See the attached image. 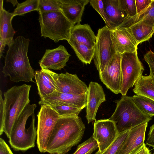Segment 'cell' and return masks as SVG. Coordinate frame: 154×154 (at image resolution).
Instances as JSON below:
<instances>
[{
  "label": "cell",
  "instance_id": "cell-1",
  "mask_svg": "<svg viewBox=\"0 0 154 154\" xmlns=\"http://www.w3.org/2000/svg\"><path fill=\"white\" fill-rule=\"evenodd\" d=\"M85 130L78 116L59 117L48 141L46 152L66 154L81 141Z\"/></svg>",
  "mask_w": 154,
  "mask_h": 154
},
{
  "label": "cell",
  "instance_id": "cell-2",
  "mask_svg": "<svg viewBox=\"0 0 154 154\" xmlns=\"http://www.w3.org/2000/svg\"><path fill=\"white\" fill-rule=\"evenodd\" d=\"M29 39L19 36L8 46L2 72L11 81L33 82L35 72L29 63L27 56Z\"/></svg>",
  "mask_w": 154,
  "mask_h": 154
},
{
  "label": "cell",
  "instance_id": "cell-3",
  "mask_svg": "<svg viewBox=\"0 0 154 154\" xmlns=\"http://www.w3.org/2000/svg\"><path fill=\"white\" fill-rule=\"evenodd\" d=\"M36 106L35 104H28L13 125L9 142L16 151H26L35 146L37 128L34 111Z\"/></svg>",
  "mask_w": 154,
  "mask_h": 154
},
{
  "label": "cell",
  "instance_id": "cell-4",
  "mask_svg": "<svg viewBox=\"0 0 154 154\" xmlns=\"http://www.w3.org/2000/svg\"><path fill=\"white\" fill-rule=\"evenodd\" d=\"M30 85L14 86L4 93L5 117L4 132L9 138L13 125L29 104Z\"/></svg>",
  "mask_w": 154,
  "mask_h": 154
},
{
  "label": "cell",
  "instance_id": "cell-5",
  "mask_svg": "<svg viewBox=\"0 0 154 154\" xmlns=\"http://www.w3.org/2000/svg\"><path fill=\"white\" fill-rule=\"evenodd\" d=\"M115 102L116 103L115 111L108 119L115 122L119 133L148 122L152 119L138 108L132 97L122 96Z\"/></svg>",
  "mask_w": 154,
  "mask_h": 154
},
{
  "label": "cell",
  "instance_id": "cell-6",
  "mask_svg": "<svg viewBox=\"0 0 154 154\" xmlns=\"http://www.w3.org/2000/svg\"><path fill=\"white\" fill-rule=\"evenodd\" d=\"M41 36L48 38L57 43L60 40L68 42L75 24L69 21L60 11L39 13Z\"/></svg>",
  "mask_w": 154,
  "mask_h": 154
},
{
  "label": "cell",
  "instance_id": "cell-7",
  "mask_svg": "<svg viewBox=\"0 0 154 154\" xmlns=\"http://www.w3.org/2000/svg\"><path fill=\"white\" fill-rule=\"evenodd\" d=\"M117 53L111 30L106 26L99 29L96 36L93 60L99 72Z\"/></svg>",
  "mask_w": 154,
  "mask_h": 154
},
{
  "label": "cell",
  "instance_id": "cell-8",
  "mask_svg": "<svg viewBox=\"0 0 154 154\" xmlns=\"http://www.w3.org/2000/svg\"><path fill=\"white\" fill-rule=\"evenodd\" d=\"M121 56L122 80L120 93L124 96L134 85L144 69L138 57L137 50L133 52L124 53Z\"/></svg>",
  "mask_w": 154,
  "mask_h": 154
},
{
  "label": "cell",
  "instance_id": "cell-9",
  "mask_svg": "<svg viewBox=\"0 0 154 154\" xmlns=\"http://www.w3.org/2000/svg\"><path fill=\"white\" fill-rule=\"evenodd\" d=\"M37 116V146L41 152L45 153L46 152L48 141L59 116L56 111L47 104L41 105Z\"/></svg>",
  "mask_w": 154,
  "mask_h": 154
},
{
  "label": "cell",
  "instance_id": "cell-10",
  "mask_svg": "<svg viewBox=\"0 0 154 154\" xmlns=\"http://www.w3.org/2000/svg\"><path fill=\"white\" fill-rule=\"evenodd\" d=\"M52 76L56 88V91L62 93L74 94H87L88 87L79 79L76 74L57 73L47 69Z\"/></svg>",
  "mask_w": 154,
  "mask_h": 154
},
{
  "label": "cell",
  "instance_id": "cell-11",
  "mask_svg": "<svg viewBox=\"0 0 154 154\" xmlns=\"http://www.w3.org/2000/svg\"><path fill=\"white\" fill-rule=\"evenodd\" d=\"M116 124L108 119L96 121L94 124L92 135L98 145V152L102 153L116 139L119 134Z\"/></svg>",
  "mask_w": 154,
  "mask_h": 154
},
{
  "label": "cell",
  "instance_id": "cell-12",
  "mask_svg": "<svg viewBox=\"0 0 154 154\" xmlns=\"http://www.w3.org/2000/svg\"><path fill=\"white\" fill-rule=\"evenodd\" d=\"M121 54L117 53L108 63L104 70L99 73L101 81L116 94L121 93L122 76Z\"/></svg>",
  "mask_w": 154,
  "mask_h": 154
},
{
  "label": "cell",
  "instance_id": "cell-13",
  "mask_svg": "<svg viewBox=\"0 0 154 154\" xmlns=\"http://www.w3.org/2000/svg\"><path fill=\"white\" fill-rule=\"evenodd\" d=\"M87 102L86 118L88 123L94 120L99 107L106 100L105 94L101 85L97 82H90L87 92Z\"/></svg>",
  "mask_w": 154,
  "mask_h": 154
},
{
  "label": "cell",
  "instance_id": "cell-14",
  "mask_svg": "<svg viewBox=\"0 0 154 154\" xmlns=\"http://www.w3.org/2000/svg\"><path fill=\"white\" fill-rule=\"evenodd\" d=\"M87 102V94H74L55 91L40 99L38 103L40 105L45 104H61L83 109L86 107Z\"/></svg>",
  "mask_w": 154,
  "mask_h": 154
},
{
  "label": "cell",
  "instance_id": "cell-15",
  "mask_svg": "<svg viewBox=\"0 0 154 154\" xmlns=\"http://www.w3.org/2000/svg\"><path fill=\"white\" fill-rule=\"evenodd\" d=\"M71 56L63 45L53 49H47L39 63L41 68L60 70L66 66Z\"/></svg>",
  "mask_w": 154,
  "mask_h": 154
},
{
  "label": "cell",
  "instance_id": "cell-16",
  "mask_svg": "<svg viewBox=\"0 0 154 154\" xmlns=\"http://www.w3.org/2000/svg\"><path fill=\"white\" fill-rule=\"evenodd\" d=\"M110 30L117 53L121 54L137 50L138 45L126 27L119 26Z\"/></svg>",
  "mask_w": 154,
  "mask_h": 154
},
{
  "label": "cell",
  "instance_id": "cell-17",
  "mask_svg": "<svg viewBox=\"0 0 154 154\" xmlns=\"http://www.w3.org/2000/svg\"><path fill=\"white\" fill-rule=\"evenodd\" d=\"M106 14L113 30L128 23L131 18L121 8L119 0H102Z\"/></svg>",
  "mask_w": 154,
  "mask_h": 154
},
{
  "label": "cell",
  "instance_id": "cell-18",
  "mask_svg": "<svg viewBox=\"0 0 154 154\" xmlns=\"http://www.w3.org/2000/svg\"><path fill=\"white\" fill-rule=\"evenodd\" d=\"M60 10L67 19L74 24H80L85 6L89 0H59Z\"/></svg>",
  "mask_w": 154,
  "mask_h": 154
},
{
  "label": "cell",
  "instance_id": "cell-19",
  "mask_svg": "<svg viewBox=\"0 0 154 154\" xmlns=\"http://www.w3.org/2000/svg\"><path fill=\"white\" fill-rule=\"evenodd\" d=\"M96 36L88 24H77L74 25L70 33L68 43H73L85 45L91 48H95Z\"/></svg>",
  "mask_w": 154,
  "mask_h": 154
},
{
  "label": "cell",
  "instance_id": "cell-20",
  "mask_svg": "<svg viewBox=\"0 0 154 154\" xmlns=\"http://www.w3.org/2000/svg\"><path fill=\"white\" fill-rule=\"evenodd\" d=\"M147 122L143 123L130 130L118 154H129L136 147L144 143Z\"/></svg>",
  "mask_w": 154,
  "mask_h": 154
},
{
  "label": "cell",
  "instance_id": "cell-21",
  "mask_svg": "<svg viewBox=\"0 0 154 154\" xmlns=\"http://www.w3.org/2000/svg\"><path fill=\"white\" fill-rule=\"evenodd\" d=\"M34 78L41 99L56 91L54 82L47 69L41 68L40 70L35 71Z\"/></svg>",
  "mask_w": 154,
  "mask_h": 154
},
{
  "label": "cell",
  "instance_id": "cell-22",
  "mask_svg": "<svg viewBox=\"0 0 154 154\" xmlns=\"http://www.w3.org/2000/svg\"><path fill=\"white\" fill-rule=\"evenodd\" d=\"M14 17L4 8L0 10V39L8 46L13 42L15 32L11 24Z\"/></svg>",
  "mask_w": 154,
  "mask_h": 154
},
{
  "label": "cell",
  "instance_id": "cell-23",
  "mask_svg": "<svg viewBox=\"0 0 154 154\" xmlns=\"http://www.w3.org/2000/svg\"><path fill=\"white\" fill-rule=\"evenodd\" d=\"M133 90L137 95L143 96L154 100V77L142 75L134 84Z\"/></svg>",
  "mask_w": 154,
  "mask_h": 154
},
{
  "label": "cell",
  "instance_id": "cell-24",
  "mask_svg": "<svg viewBox=\"0 0 154 154\" xmlns=\"http://www.w3.org/2000/svg\"><path fill=\"white\" fill-rule=\"evenodd\" d=\"M126 27L137 45L149 40L154 33V27L142 23H134Z\"/></svg>",
  "mask_w": 154,
  "mask_h": 154
},
{
  "label": "cell",
  "instance_id": "cell-25",
  "mask_svg": "<svg viewBox=\"0 0 154 154\" xmlns=\"http://www.w3.org/2000/svg\"><path fill=\"white\" fill-rule=\"evenodd\" d=\"M79 59L84 63L90 64L93 58L95 48L82 44L69 43Z\"/></svg>",
  "mask_w": 154,
  "mask_h": 154
},
{
  "label": "cell",
  "instance_id": "cell-26",
  "mask_svg": "<svg viewBox=\"0 0 154 154\" xmlns=\"http://www.w3.org/2000/svg\"><path fill=\"white\" fill-rule=\"evenodd\" d=\"M132 97L135 104L143 112L150 117L154 116V100L139 95Z\"/></svg>",
  "mask_w": 154,
  "mask_h": 154
},
{
  "label": "cell",
  "instance_id": "cell-27",
  "mask_svg": "<svg viewBox=\"0 0 154 154\" xmlns=\"http://www.w3.org/2000/svg\"><path fill=\"white\" fill-rule=\"evenodd\" d=\"M134 22L154 27V0L146 9L137 15Z\"/></svg>",
  "mask_w": 154,
  "mask_h": 154
},
{
  "label": "cell",
  "instance_id": "cell-28",
  "mask_svg": "<svg viewBox=\"0 0 154 154\" xmlns=\"http://www.w3.org/2000/svg\"><path fill=\"white\" fill-rule=\"evenodd\" d=\"M47 104L58 113L59 117L78 116L82 110L81 108L61 104Z\"/></svg>",
  "mask_w": 154,
  "mask_h": 154
},
{
  "label": "cell",
  "instance_id": "cell-29",
  "mask_svg": "<svg viewBox=\"0 0 154 154\" xmlns=\"http://www.w3.org/2000/svg\"><path fill=\"white\" fill-rule=\"evenodd\" d=\"M39 0H27L18 3L12 13L14 16L21 15L33 11L38 10Z\"/></svg>",
  "mask_w": 154,
  "mask_h": 154
},
{
  "label": "cell",
  "instance_id": "cell-30",
  "mask_svg": "<svg viewBox=\"0 0 154 154\" xmlns=\"http://www.w3.org/2000/svg\"><path fill=\"white\" fill-rule=\"evenodd\" d=\"M130 129L119 133L114 141L101 154H118L128 135Z\"/></svg>",
  "mask_w": 154,
  "mask_h": 154
},
{
  "label": "cell",
  "instance_id": "cell-31",
  "mask_svg": "<svg viewBox=\"0 0 154 154\" xmlns=\"http://www.w3.org/2000/svg\"><path fill=\"white\" fill-rule=\"evenodd\" d=\"M98 148L97 143L92 136L79 145L76 150L72 154H91Z\"/></svg>",
  "mask_w": 154,
  "mask_h": 154
},
{
  "label": "cell",
  "instance_id": "cell-32",
  "mask_svg": "<svg viewBox=\"0 0 154 154\" xmlns=\"http://www.w3.org/2000/svg\"><path fill=\"white\" fill-rule=\"evenodd\" d=\"M60 11L59 0H39L38 10L39 13Z\"/></svg>",
  "mask_w": 154,
  "mask_h": 154
},
{
  "label": "cell",
  "instance_id": "cell-33",
  "mask_svg": "<svg viewBox=\"0 0 154 154\" xmlns=\"http://www.w3.org/2000/svg\"><path fill=\"white\" fill-rule=\"evenodd\" d=\"M119 2L122 9L133 21L137 14L135 0H119Z\"/></svg>",
  "mask_w": 154,
  "mask_h": 154
},
{
  "label": "cell",
  "instance_id": "cell-34",
  "mask_svg": "<svg viewBox=\"0 0 154 154\" xmlns=\"http://www.w3.org/2000/svg\"><path fill=\"white\" fill-rule=\"evenodd\" d=\"M89 3L92 7L101 16L106 24V26L109 29L111 26L109 20L105 11L103 0H90Z\"/></svg>",
  "mask_w": 154,
  "mask_h": 154
},
{
  "label": "cell",
  "instance_id": "cell-35",
  "mask_svg": "<svg viewBox=\"0 0 154 154\" xmlns=\"http://www.w3.org/2000/svg\"><path fill=\"white\" fill-rule=\"evenodd\" d=\"M2 91L0 90V135L4 132L5 111L4 100L2 98Z\"/></svg>",
  "mask_w": 154,
  "mask_h": 154
},
{
  "label": "cell",
  "instance_id": "cell-36",
  "mask_svg": "<svg viewBox=\"0 0 154 154\" xmlns=\"http://www.w3.org/2000/svg\"><path fill=\"white\" fill-rule=\"evenodd\" d=\"M144 59L148 63L150 73L154 77V52L150 50L144 55Z\"/></svg>",
  "mask_w": 154,
  "mask_h": 154
},
{
  "label": "cell",
  "instance_id": "cell-37",
  "mask_svg": "<svg viewBox=\"0 0 154 154\" xmlns=\"http://www.w3.org/2000/svg\"><path fill=\"white\" fill-rule=\"evenodd\" d=\"M153 0H135L137 15L146 9Z\"/></svg>",
  "mask_w": 154,
  "mask_h": 154
},
{
  "label": "cell",
  "instance_id": "cell-38",
  "mask_svg": "<svg viewBox=\"0 0 154 154\" xmlns=\"http://www.w3.org/2000/svg\"><path fill=\"white\" fill-rule=\"evenodd\" d=\"M0 154H14L4 140L0 138Z\"/></svg>",
  "mask_w": 154,
  "mask_h": 154
},
{
  "label": "cell",
  "instance_id": "cell-39",
  "mask_svg": "<svg viewBox=\"0 0 154 154\" xmlns=\"http://www.w3.org/2000/svg\"><path fill=\"white\" fill-rule=\"evenodd\" d=\"M146 144L154 148V124L150 127Z\"/></svg>",
  "mask_w": 154,
  "mask_h": 154
},
{
  "label": "cell",
  "instance_id": "cell-40",
  "mask_svg": "<svg viewBox=\"0 0 154 154\" xmlns=\"http://www.w3.org/2000/svg\"><path fill=\"white\" fill-rule=\"evenodd\" d=\"M138 154H150L149 151L146 146L145 143L143 144Z\"/></svg>",
  "mask_w": 154,
  "mask_h": 154
},
{
  "label": "cell",
  "instance_id": "cell-41",
  "mask_svg": "<svg viewBox=\"0 0 154 154\" xmlns=\"http://www.w3.org/2000/svg\"><path fill=\"white\" fill-rule=\"evenodd\" d=\"M6 44L0 39V57L3 56L4 51Z\"/></svg>",
  "mask_w": 154,
  "mask_h": 154
},
{
  "label": "cell",
  "instance_id": "cell-42",
  "mask_svg": "<svg viewBox=\"0 0 154 154\" xmlns=\"http://www.w3.org/2000/svg\"><path fill=\"white\" fill-rule=\"evenodd\" d=\"M144 143L142 144L134 149L131 151L129 154H138L139 151L142 147L143 144Z\"/></svg>",
  "mask_w": 154,
  "mask_h": 154
},
{
  "label": "cell",
  "instance_id": "cell-43",
  "mask_svg": "<svg viewBox=\"0 0 154 154\" xmlns=\"http://www.w3.org/2000/svg\"><path fill=\"white\" fill-rule=\"evenodd\" d=\"M6 2L11 3L14 7L15 6V5H17L19 3L17 0H6Z\"/></svg>",
  "mask_w": 154,
  "mask_h": 154
},
{
  "label": "cell",
  "instance_id": "cell-44",
  "mask_svg": "<svg viewBox=\"0 0 154 154\" xmlns=\"http://www.w3.org/2000/svg\"><path fill=\"white\" fill-rule=\"evenodd\" d=\"M3 0H1L0 2V10H1L3 8Z\"/></svg>",
  "mask_w": 154,
  "mask_h": 154
},
{
  "label": "cell",
  "instance_id": "cell-45",
  "mask_svg": "<svg viewBox=\"0 0 154 154\" xmlns=\"http://www.w3.org/2000/svg\"><path fill=\"white\" fill-rule=\"evenodd\" d=\"M152 154H154V153Z\"/></svg>",
  "mask_w": 154,
  "mask_h": 154
}]
</instances>
